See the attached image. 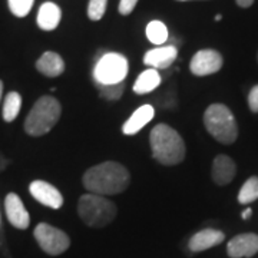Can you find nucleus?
I'll use <instances>...</instances> for the list:
<instances>
[{
	"mask_svg": "<svg viewBox=\"0 0 258 258\" xmlns=\"http://www.w3.org/2000/svg\"><path fill=\"white\" fill-rule=\"evenodd\" d=\"M129 182V171L115 161H106L89 168L82 178V184L86 191L103 197L120 194L128 188Z\"/></svg>",
	"mask_w": 258,
	"mask_h": 258,
	"instance_id": "f257e3e1",
	"label": "nucleus"
},
{
	"mask_svg": "<svg viewBox=\"0 0 258 258\" xmlns=\"http://www.w3.org/2000/svg\"><path fill=\"white\" fill-rule=\"evenodd\" d=\"M149 144L154 159L162 165H178L184 161L186 152L184 139L166 123H158L152 128Z\"/></svg>",
	"mask_w": 258,
	"mask_h": 258,
	"instance_id": "f03ea898",
	"label": "nucleus"
},
{
	"mask_svg": "<svg viewBox=\"0 0 258 258\" xmlns=\"http://www.w3.org/2000/svg\"><path fill=\"white\" fill-rule=\"evenodd\" d=\"M60 113H62V106L56 98L49 95L39 98L25 120L26 134L30 137L45 135L57 123Z\"/></svg>",
	"mask_w": 258,
	"mask_h": 258,
	"instance_id": "7ed1b4c3",
	"label": "nucleus"
},
{
	"mask_svg": "<svg viewBox=\"0 0 258 258\" xmlns=\"http://www.w3.org/2000/svg\"><path fill=\"white\" fill-rule=\"evenodd\" d=\"M204 125L212 138L224 145L234 144L238 138V125L228 106L212 103L204 113Z\"/></svg>",
	"mask_w": 258,
	"mask_h": 258,
	"instance_id": "20e7f679",
	"label": "nucleus"
},
{
	"mask_svg": "<svg viewBox=\"0 0 258 258\" xmlns=\"http://www.w3.org/2000/svg\"><path fill=\"white\" fill-rule=\"evenodd\" d=\"M78 214L88 227L103 228L115 220L116 205L103 195L85 194L79 198Z\"/></svg>",
	"mask_w": 258,
	"mask_h": 258,
	"instance_id": "39448f33",
	"label": "nucleus"
},
{
	"mask_svg": "<svg viewBox=\"0 0 258 258\" xmlns=\"http://www.w3.org/2000/svg\"><path fill=\"white\" fill-rule=\"evenodd\" d=\"M128 59L120 53H105L99 57V60L95 64L93 69V81L112 85V83L125 82V78L128 75Z\"/></svg>",
	"mask_w": 258,
	"mask_h": 258,
	"instance_id": "423d86ee",
	"label": "nucleus"
},
{
	"mask_svg": "<svg viewBox=\"0 0 258 258\" xmlns=\"http://www.w3.org/2000/svg\"><path fill=\"white\" fill-rule=\"evenodd\" d=\"M33 235L39 247L49 255H60L71 245V238L66 232L46 222L37 224Z\"/></svg>",
	"mask_w": 258,
	"mask_h": 258,
	"instance_id": "0eeeda50",
	"label": "nucleus"
},
{
	"mask_svg": "<svg viewBox=\"0 0 258 258\" xmlns=\"http://www.w3.org/2000/svg\"><path fill=\"white\" fill-rule=\"evenodd\" d=\"M222 63L224 59L218 50L203 49L192 56L189 69L195 76H208V75L217 74L222 68Z\"/></svg>",
	"mask_w": 258,
	"mask_h": 258,
	"instance_id": "6e6552de",
	"label": "nucleus"
},
{
	"mask_svg": "<svg viewBox=\"0 0 258 258\" xmlns=\"http://www.w3.org/2000/svg\"><path fill=\"white\" fill-rule=\"evenodd\" d=\"M29 191L37 203H40L45 207L59 210L63 205V195L59 192L56 186L46 181H40V179L33 181L29 186Z\"/></svg>",
	"mask_w": 258,
	"mask_h": 258,
	"instance_id": "1a4fd4ad",
	"label": "nucleus"
},
{
	"mask_svg": "<svg viewBox=\"0 0 258 258\" xmlns=\"http://www.w3.org/2000/svg\"><path fill=\"white\" fill-rule=\"evenodd\" d=\"M258 252V235L252 232L235 235L227 245V254L231 258H249Z\"/></svg>",
	"mask_w": 258,
	"mask_h": 258,
	"instance_id": "9d476101",
	"label": "nucleus"
},
{
	"mask_svg": "<svg viewBox=\"0 0 258 258\" xmlns=\"http://www.w3.org/2000/svg\"><path fill=\"white\" fill-rule=\"evenodd\" d=\"M5 208H6V215L9 222L18 230H26L30 224V215L26 211L25 205L22 203L20 197L18 194H8L5 200Z\"/></svg>",
	"mask_w": 258,
	"mask_h": 258,
	"instance_id": "9b49d317",
	"label": "nucleus"
},
{
	"mask_svg": "<svg viewBox=\"0 0 258 258\" xmlns=\"http://www.w3.org/2000/svg\"><path fill=\"white\" fill-rule=\"evenodd\" d=\"M178 49L172 45L154 47L144 56V63L152 69H166L175 62Z\"/></svg>",
	"mask_w": 258,
	"mask_h": 258,
	"instance_id": "f8f14e48",
	"label": "nucleus"
},
{
	"mask_svg": "<svg viewBox=\"0 0 258 258\" xmlns=\"http://www.w3.org/2000/svg\"><path fill=\"white\" fill-rule=\"evenodd\" d=\"M237 174V165L228 155H218L212 162V181L220 186L228 185Z\"/></svg>",
	"mask_w": 258,
	"mask_h": 258,
	"instance_id": "ddd939ff",
	"label": "nucleus"
},
{
	"mask_svg": "<svg viewBox=\"0 0 258 258\" xmlns=\"http://www.w3.org/2000/svg\"><path fill=\"white\" fill-rule=\"evenodd\" d=\"M225 240V235L222 231L214 230V228H207V230L200 231L194 234L189 240L188 247L194 252H201L205 249L212 248L215 245H220L222 241Z\"/></svg>",
	"mask_w": 258,
	"mask_h": 258,
	"instance_id": "4468645a",
	"label": "nucleus"
},
{
	"mask_svg": "<svg viewBox=\"0 0 258 258\" xmlns=\"http://www.w3.org/2000/svg\"><path fill=\"white\" fill-rule=\"evenodd\" d=\"M154 116H155V109H154L151 105H142V106L134 112V113L131 115V118L123 123L122 132H123L125 135H135V134H138L139 131L144 128L145 125H148V123L152 120Z\"/></svg>",
	"mask_w": 258,
	"mask_h": 258,
	"instance_id": "2eb2a0df",
	"label": "nucleus"
},
{
	"mask_svg": "<svg viewBox=\"0 0 258 258\" xmlns=\"http://www.w3.org/2000/svg\"><path fill=\"white\" fill-rule=\"evenodd\" d=\"M36 69L47 78H57L64 72V60L56 52H45L36 60Z\"/></svg>",
	"mask_w": 258,
	"mask_h": 258,
	"instance_id": "dca6fc26",
	"label": "nucleus"
},
{
	"mask_svg": "<svg viewBox=\"0 0 258 258\" xmlns=\"http://www.w3.org/2000/svg\"><path fill=\"white\" fill-rule=\"evenodd\" d=\"M60 19H62L60 8L52 2H46L39 8L37 12V26L45 32H50L59 26Z\"/></svg>",
	"mask_w": 258,
	"mask_h": 258,
	"instance_id": "f3484780",
	"label": "nucleus"
},
{
	"mask_svg": "<svg viewBox=\"0 0 258 258\" xmlns=\"http://www.w3.org/2000/svg\"><path fill=\"white\" fill-rule=\"evenodd\" d=\"M159 83H161V75L158 74L157 69L149 68L139 75L138 79L135 81L134 92L138 95H145V93L152 92L154 89H157Z\"/></svg>",
	"mask_w": 258,
	"mask_h": 258,
	"instance_id": "a211bd4d",
	"label": "nucleus"
},
{
	"mask_svg": "<svg viewBox=\"0 0 258 258\" xmlns=\"http://www.w3.org/2000/svg\"><path fill=\"white\" fill-rule=\"evenodd\" d=\"M22 106V96L18 92H9L3 102V119L6 122H13L18 118Z\"/></svg>",
	"mask_w": 258,
	"mask_h": 258,
	"instance_id": "6ab92c4d",
	"label": "nucleus"
},
{
	"mask_svg": "<svg viewBox=\"0 0 258 258\" xmlns=\"http://www.w3.org/2000/svg\"><path fill=\"white\" fill-rule=\"evenodd\" d=\"M168 28L161 20H152L147 26L148 40L154 45H164L168 40Z\"/></svg>",
	"mask_w": 258,
	"mask_h": 258,
	"instance_id": "aec40b11",
	"label": "nucleus"
},
{
	"mask_svg": "<svg viewBox=\"0 0 258 258\" xmlns=\"http://www.w3.org/2000/svg\"><path fill=\"white\" fill-rule=\"evenodd\" d=\"M258 200V176L248 178L241 186L238 192V203L242 205H248Z\"/></svg>",
	"mask_w": 258,
	"mask_h": 258,
	"instance_id": "412c9836",
	"label": "nucleus"
},
{
	"mask_svg": "<svg viewBox=\"0 0 258 258\" xmlns=\"http://www.w3.org/2000/svg\"><path fill=\"white\" fill-rule=\"evenodd\" d=\"M96 89L105 101H118L120 99V96L123 95L125 91V82L120 83H112V85H103V83L95 82Z\"/></svg>",
	"mask_w": 258,
	"mask_h": 258,
	"instance_id": "4be33fe9",
	"label": "nucleus"
},
{
	"mask_svg": "<svg viewBox=\"0 0 258 258\" xmlns=\"http://www.w3.org/2000/svg\"><path fill=\"white\" fill-rule=\"evenodd\" d=\"M9 2L10 12L18 16V18H25L28 16L29 12L32 10L33 2L35 0H8Z\"/></svg>",
	"mask_w": 258,
	"mask_h": 258,
	"instance_id": "5701e85b",
	"label": "nucleus"
},
{
	"mask_svg": "<svg viewBox=\"0 0 258 258\" xmlns=\"http://www.w3.org/2000/svg\"><path fill=\"white\" fill-rule=\"evenodd\" d=\"M106 5H108V0H89V5H88L89 19L93 22L101 20L106 12Z\"/></svg>",
	"mask_w": 258,
	"mask_h": 258,
	"instance_id": "b1692460",
	"label": "nucleus"
},
{
	"mask_svg": "<svg viewBox=\"0 0 258 258\" xmlns=\"http://www.w3.org/2000/svg\"><path fill=\"white\" fill-rule=\"evenodd\" d=\"M137 3H138V0H120L119 2V13L120 15H123V16H128L131 15L134 9H135V6H137Z\"/></svg>",
	"mask_w": 258,
	"mask_h": 258,
	"instance_id": "393cba45",
	"label": "nucleus"
},
{
	"mask_svg": "<svg viewBox=\"0 0 258 258\" xmlns=\"http://www.w3.org/2000/svg\"><path fill=\"white\" fill-rule=\"evenodd\" d=\"M248 106L251 112L258 113V85L252 86L248 93Z\"/></svg>",
	"mask_w": 258,
	"mask_h": 258,
	"instance_id": "a878e982",
	"label": "nucleus"
},
{
	"mask_svg": "<svg viewBox=\"0 0 258 258\" xmlns=\"http://www.w3.org/2000/svg\"><path fill=\"white\" fill-rule=\"evenodd\" d=\"M235 2H237V5H238L240 8H244V9H245V8H249V6L254 3V0H235Z\"/></svg>",
	"mask_w": 258,
	"mask_h": 258,
	"instance_id": "bb28decb",
	"label": "nucleus"
},
{
	"mask_svg": "<svg viewBox=\"0 0 258 258\" xmlns=\"http://www.w3.org/2000/svg\"><path fill=\"white\" fill-rule=\"evenodd\" d=\"M251 214H252V210H251V208L244 210V211H242V220H248L249 217H251Z\"/></svg>",
	"mask_w": 258,
	"mask_h": 258,
	"instance_id": "cd10ccee",
	"label": "nucleus"
},
{
	"mask_svg": "<svg viewBox=\"0 0 258 258\" xmlns=\"http://www.w3.org/2000/svg\"><path fill=\"white\" fill-rule=\"evenodd\" d=\"M2 93H3V82L0 81V101H2Z\"/></svg>",
	"mask_w": 258,
	"mask_h": 258,
	"instance_id": "c85d7f7f",
	"label": "nucleus"
},
{
	"mask_svg": "<svg viewBox=\"0 0 258 258\" xmlns=\"http://www.w3.org/2000/svg\"><path fill=\"white\" fill-rule=\"evenodd\" d=\"M221 15H217V16H215V20H217V22H220V20H221Z\"/></svg>",
	"mask_w": 258,
	"mask_h": 258,
	"instance_id": "c756f323",
	"label": "nucleus"
},
{
	"mask_svg": "<svg viewBox=\"0 0 258 258\" xmlns=\"http://www.w3.org/2000/svg\"><path fill=\"white\" fill-rule=\"evenodd\" d=\"M178 2H189V0H178Z\"/></svg>",
	"mask_w": 258,
	"mask_h": 258,
	"instance_id": "7c9ffc66",
	"label": "nucleus"
},
{
	"mask_svg": "<svg viewBox=\"0 0 258 258\" xmlns=\"http://www.w3.org/2000/svg\"><path fill=\"white\" fill-rule=\"evenodd\" d=\"M257 60H258V53H257Z\"/></svg>",
	"mask_w": 258,
	"mask_h": 258,
	"instance_id": "2f4dec72",
	"label": "nucleus"
}]
</instances>
